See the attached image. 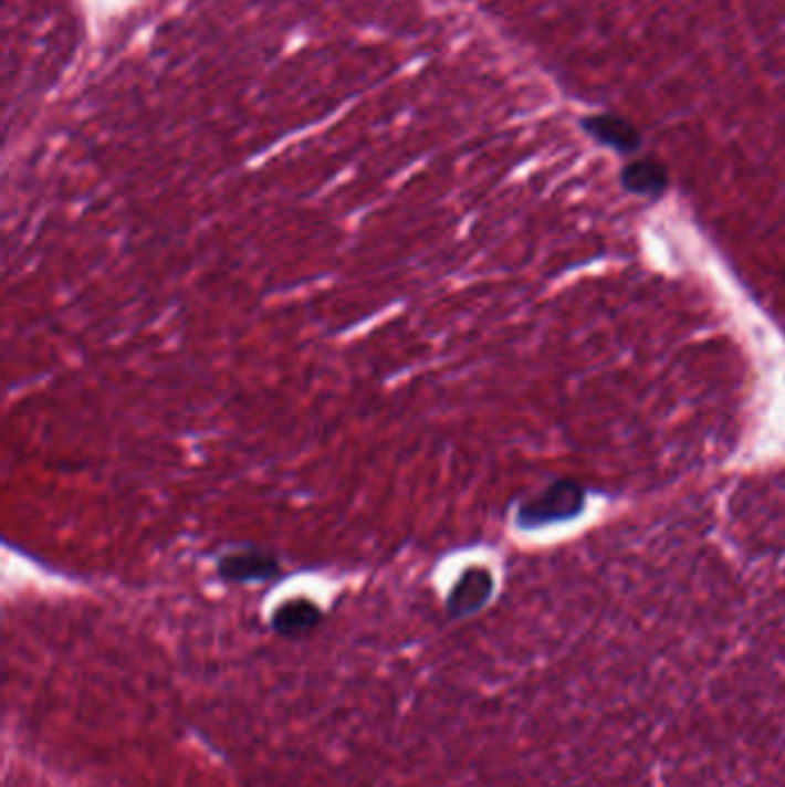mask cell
I'll use <instances>...</instances> for the list:
<instances>
[{
  "label": "cell",
  "mask_w": 785,
  "mask_h": 787,
  "mask_svg": "<svg viewBox=\"0 0 785 787\" xmlns=\"http://www.w3.org/2000/svg\"><path fill=\"white\" fill-rule=\"evenodd\" d=\"M583 489L574 482H555L535 497L521 504L519 523L523 527H540L555 521H569L583 510Z\"/></svg>",
  "instance_id": "1"
},
{
  "label": "cell",
  "mask_w": 785,
  "mask_h": 787,
  "mask_svg": "<svg viewBox=\"0 0 785 787\" xmlns=\"http://www.w3.org/2000/svg\"><path fill=\"white\" fill-rule=\"evenodd\" d=\"M217 574L223 583L231 585L270 583L282 576V559L272 550L244 546L231 553H223L217 562Z\"/></svg>",
  "instance_id": "2"
},
{
  "label": "cell",
  "mask_w": 785,
  "mask_h": 787,
  "mask_svg": "<svg viewBox=\"0 0 785 787\" xmlns=\"http://www.w3.org/2000/svg\"><path fill=\"white\" fill-rule=\"evenodd\" d=\"M495 580L486 567H468L457 583L452 585L450 595L444 599V610L452 620H465L480 612L493 597Z\"/></svg>",
  "instance_id": "3"
},
{
  "label": "cell",
  "mask_w": 785,
  "mask_h": 787,
  "mask_svg": "<svg viewBox=\"0 0 785 787\" xmlns=\"http://www.w3.org/2000/svg\"><path fill=\"white\" fill-rule=\"evenodd\" d=\"M323 622V610L312 599H289L279 606L272 615V629L276 636L286 640H297L310 636Z\"/></svg>",
  "instance_id": "4"
},
{
  "label": "cell",
  "mask_w": 785,
  "mask_h": 787,
  "mask_svg": "<svg viewBox=\"0 0 785 787\" xmlns=\"http://www.w3.org/2000/svg\"><path fill=\"white\" fill-rule=\"evenodd\" d=\"M625 185L636 193H659L666 187V171L655 161H638L627 168Z\"/></svg>",
  "instance_id": "5"
}]
</instances>
